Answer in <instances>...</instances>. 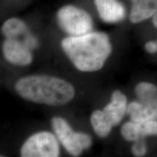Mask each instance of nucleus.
Masks as SVG:
<instances>
[{"label":"nucleus","mask_w":157,"mask_h":157,"mask_svg":"<svg viewBox=\"0 0 157 157\" xmlns=\"http://www.w3.org/2000/svg\"><path fill=\"white\" fill-rule=\"evenodd\" d=\"M63 51L78 71L93 73L101 70L112 53L109 35L92 31L79 36H68L60 42Z\"/></svg>","instance_id":"nucleus-1"},{"label":"nucleus","mask_w":157,"mask_h":157,"mask_svg":"<svg viewBox=\"0 0 157 157\" xmlns=\"http://www.w3.org/2000/svg\"><path fill=\"white\" fill-rule=\"evenodd\" d=\"M17 95L32 103L60 106L70 103L75 97L71 83L57 76L34 74L20 78L15 84Z\"/></svg>","instance_id":"nucleus-2"},{"label":"nucleus","mask_w":157,"mask_h":157,"mask_svg":"<svg viewBox=\"0 0 157 157\" xmlns=\"http://www.w3.org/2000/svg\"><path fill=\"white\" fill-rule=\"evenodd\" d=\"M51 126L60 145L71 156H80L93 145V139L90 135L83 132H76L63 117L52 118Z\"/></svg>","instance_id":"nucleus-3"},{"label":"nucleus","mask_w":157,"mask_h":157,"mask_svg":"<svg viewBox=\"0 0 157 157\" xmlns=\"http://www.w3.org/2000/svg\"><path fill=\"white\" fill-rule=\"evenodd\" d=\"M20 154L22 157H57L60 154V143L54 132L39 131L23 142Z\"/></svg>","instance_id":"nucleus-4"},{"label":"nucleus","mask_w":157,"mask_h":157,"mask_svg":"<svg viewBox=\"0 0 157 157\" xmlns=\"http://www.w3.org/2000/svg\"><path fill=\"white\" fill-rule=\"evenodd\" d=\"M57 21L68 36H79L93 31V21L89 13L73 5H66L57 13Z\"/></svg>","instance_id":"nucleus-5"},{"label":"nucleus","mask_w":157,"mask_h":157,"mask_svg":"<svg viewBox=\"0 0 157 157\" xmlns=\"http://www.w3.org/2000/svg\"><path fill=\"white\" fill-rule=\"evenodd\" d=\"M2 53L7 62L25 67L33 62L32 50L17 38H7L2 44Z\"/></svg>","instance_id":"nucleus-6"},{"label":"nucleus","mask_w":157,"mask_h":157,"mask_svg":"<svg viewBox=\"0 0 157 157\" xmlns=\"http://www.w3.org/2000/svg\"><path fill=\"white\" fill-rule=\"evenodd\" d=\"M128 103L126 95L121 90H115L109 103L101 109L104 118L113 127L118 126L127 115Z\"/></svg>","instance_id":"nucleus-7"},{"label":"nucleus","mask_w":157,"mask_h":157,"mask_svg":"<svg viewBox=\"0 0 157 157\" xmlns=\"http://www.w3.org/2000/svg\"><path fill=\"white\" fill-rule=\"evenodd\" d=\"M94 3L103 22L113 24L121 22L126 17V9L119 0H94Z\"/></svg>","instance_id":"nucleus-8"},{"label":"nucleus","mask_w":157,"mask_h":157,"mask_svg":"<svg viewBox=\"0 0 157 157\" xmlns=\"http://www.w3.org/2000/svg\"><path fill=\"white\" fill-rule=\"evenodd\" d=\"M157 13V0H150L146 2L131 5L129 19L134 24L142 23L152 18Z\"/></svg>","instance_id":"nucleus-9"},{"label":"nucleus","mask_w":157,"mask_h":157,"mask_svg":"<svg viewBox=\"0 0 157 157\" xmlns=\"http://www.w3.org/2000/svg\"><path fill=\"white\" fill-rule=\"evenodd\" d=\"M90 124L96 135L101 138H105L112 132L113 127L103 117L101 109H96L90 115Z\"/></svg>","instance_id":"nucleus-10"},{"label":"nucleus","mask_w":157,"mask_h":157,"mask_svg":"<svg viewBox=\"0 0 157 157\" xmlns=\"http://www.w3.org/2000/svg\"><path fill=\"white\" fill-rule=\"evenodd\" d=\"M137 100L143 104H146L157 98V85L148 81L138 82L134 89Z\"/></svg>","instance_id":"nucleus-11"},{"label":"nucleus","mask_w":157,"mask_h":157,"mask_svg":"<svg viewBox=\"0 0 157 157\" xmlns=\"http://www.w3.org/2000/svg\"><path fill=\"white\" fill-rule=\"evenodd\" d=\"M27 25L22 20L11 17L5 21L2 26V32L6 38H17L28 32Z\"/></svg>","instance_id":"nucleus-12"},{"label":"nucleus","mask_w":157,"mask_h":157,"mask_svg":"<svg viewBox=\"0 0 157 157\" xmlns=\"http://www.w3.org/2000/svg\"><path fill=\"white\" fill-rule=\"evenodd\" d=\"M127 115H128L130 120L136 122H141L148 119H151L149 117L144 105L137 100L129 102L127 109Z\"/></svg>","instance_id":"nucleus-13"},{"label":"nucleus","mask_w":157,"mask_h":157,"mask_svg":"<svg viewBox=\"0 0 157 157\" xmlns=\"http://www.w3.org/2000/svg\"><path fill=\"white\" fill-rule=\"evenodd\" d=\"M120 134L124 140L129 143L143 139L140 133L138 122L132 121L130 119L121 125Z\"/></svg>","instance_id":"nucleus-14"},{"label":"nucleus","mask_w":157,"mask_h":157,"mask_svg":"<svg viewBox=\"0 0 157 157\" xmlns=\"http://www.w3.org/2000/svg\"><path fill=\"white\" fill-rule=\"evenodd\" d=\"M138 123L142 138L146 139L148 137H157V119H148Z\"/></svg>","instance_id":"nucleus-15"},{"label":"nucleus","mask_w":157,"mask_h":157,"mask_svg":"<svg viewBox=\"0 0 157 157\" xmlns=\"http://www.w3.org/2000/svg\"><path fill=\"white\" fill-rule=\"evenodd\" d=\"M131 153L135 157H143L148 154V146L146 139L143 138L132 143Z\"/></svg>","instance_id":"nucleus-16"},{"label":"nucleus","mask_w":157,"mask_h":157,"mask_svg":"<svg viewBox=\"0 0 157 157\" xmlns=\"http://www.w3.org/2000/svg\"><path fill=\"white\" fill-rule=\"evenodd\" d=\"M23 42L25 44L27 48H29L31 50H34L36 49L39 46V40L34 35L27 32L24 35Z\"/></svg>","instance_id":"nucleus-17"},{"label":"nucleus","mask_w":157,"mask_h":157,"mask_svg":"<svg viewBox=\"0 0 157 157\" xmlns=\"http://www.w3.org/2000/svg\"><path fill=\"white\" fill-rule=\"evenodd\" d=\"M145 52L149 55H155L157 53V40H148L145 42Z\"/></svg>","instance_id":"nucleus-18"},{"label":"nucleus","mask_w":157,"mask_h":157,"mask_svg":"<svg viewBox=\"0 0 157 157\" xmlns=\"http://www.w3.org/2000/svg\"><path fill=\"white\" fill-rule=\"evenodd\" d=\"M151 21H152L153 25H154V26L156 29V30H157V13L156 14H155L154 16L152 17Z\"/></svg>","instance_id":"nucleus-19"},{"label":"nucleus","mask_w":157,"mask_h":157,"mask_svg":"<svg viewBox=\"0 0 157 157\" xmlns=\"http://www.w3.org/2000/svg\"><path fill=\"white\" fill-rule=\"evenodd\" d=\"M148 1H150V0H131V4L132 5H136V4L146 2Z\"/></svg>","instance_id":"nucleus-20"}]
</instances>
